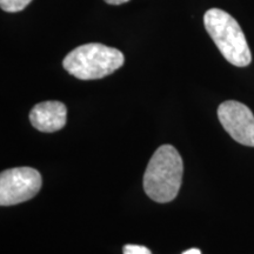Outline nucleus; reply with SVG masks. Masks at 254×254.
Instances as JSON below:
<instances>
[{"label":"nucleus","instance_id":"obj_1","mask_svg":"<svg viewBox=\"0 0 254 254\" xmlns=\"http://www.w3.org/2000/svg\"><path fill=\"white\" fill-rule=\"evenodd\" d=\"M184 163L172 145H163L154 152L144 174L146 194L155 202H170L182 187Z\"/></svg>","mask_w":254,"mask_h":254},{"label":"nucleus","instance_id":"obj_9","mask_svg":"<svg viewBox=\"0 0 254 254\" xmlns=\"http://www.w3.org/2000/svg\"><path fill=\"white\" fill-rule=\"evenodd\" d=\"M128 1L129 0H105V2H107V4L110 5H122Z\"/></svg>","mask_w":254,"mask_h":254},{"label":"nucleus","instance_id":"obj_10","mask_svg":"<svg viewBox=\"0 0 254 254\" xmlns=\"http://www.w3.org/2000/svg\"><path fill=\"white\" fill-rule=\"evenodd\" d=\"M183 254H201V252H200V250L198 249H190L189 251H186V252H184Z\"/></svg>","mask_w":254,"mask_h":254},{"label":"nucleus","instance_id":"obj_6","mask_svg":"<svg viewBox=\"0 0 254 254\" xmlns=\"http://www.w3.org/2000/svg\"><path fill=\"white\" fill-rule=\"evenodd\" d=\"M67 118V109L60 101H44L37 104L30 113L34 128L44 133H53L64 128Z\"/></svg>","mask_w":254,"mask_h":254},{"label":"nucleus","instance_id":"obj_5","mask_svg":"<svg viewBox=\"0 0 254 254\" xmlns=\"http://www.w3.org/2000/svg\"><path fill=\"white\" fill-rule=\"evenodd\" d=\"M218 118L234 140L254 147V116L246 105L236 100L225 101L218 107Z\"/></svg>","mask_w":254,"mask_h":254},{"label":"nucleus","instance_id":"obj_2","mask_svg":"<svg viewBox=\"0 0 254 254\" xmlns=\"http://www.w3.org/2000/svg\"><path fill=\"white\" fill-rule=\"evenodd\" d=\"M122 51L103 44L90 43L75 47L65 57L64 68L80 80H95L112 74L124 65Z\"/></svg>","mask_w":254,"mask_h":254},{"label":"nucleus","instance_id":"obj_4","mask_svg":"<svg viewBox=\"0 0 254 254\" xmlns=\"http://www.w3.org/2000/svg\"><path fill=\"white\" fill-rule=\"evenodd\" d=\"M43 178L32 167H15L0 174V205L13 206L36 196Z\"/></svg>","mask_w":254,"mask_h":254},{"label":"nucleus","instance_id":"obj_8","mask_svg":"<svg viewBox=\"0 0 254 254\" xmlns=\"http://www.w3.org/2000/svg\"><path fill=\"white\" fill-rule=\"evenodd\" d=\"M124 254H152V253L151 251L145 246L126 245L124 246Z\"/></svg>","mask_w":254,"mask_h":254},{"label":"nucleus","instance_id":"obj_7","mask_svg":"<svg viewBox=\"0 0 254 254\" xmlns=\"http://www.w3.org/2000/svg\"><path fill=\"white\" fill-rule=\"evenodd\" d=\"M32 0H0V6L5 12H19L23 11Z\"/></svg>","mask_w":254,"mask_h":254},{"label":"nucleus","instance_id":"obj_3","mask_svg":"<svg viewBox=\"0 0 254 254\" xmlns=\"http://www.w3.org/2000/svg\"><path fill=\"white\" fill-rule=\"evenodd\" d=\"M205 28L228 63L246 67L252 62V53L238 21L227 12L211 8L204 15Z\"/></svg>","mask_w":254,"mask_h":254}]
</instances>
